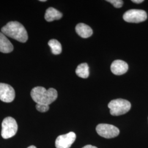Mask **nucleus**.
Masks as SVG:
<instances>
[{
	"label": "nucleus",
	"mask_w": 148,
	"mask_h": 148,
	"mask_svg": "<svg viewBox=\"0 0 148 148\" xmlns=\"http://www.w3.org/2000/svg\"><path fill=\"white\" fill-rule=\"evenodd\" d=\"M31 97L37 104L49 105L56 101L58 97L57 90L50 88L47 90L45 87L37 86L31 91Z\"/></svg>",
	"instance_id": "f257e3e1"
},
{
	"label": "nucleus",
	"mask_w": 148,
	"mask_h": 148,
	"mask_svg": "<svg viewBox=\"0 0 148 148\" xmlns=\"http://www.w3.org/2000/svg\"><path fill=\"white\" fill-rule=\"evenodd\" d=\"M2 32L8 37L20 42L25 43L28 40L26 29L18 21H10L2 27Z\"/></svg>",
	"instance_id": "f03ea898"
},
{
	"label": "nucleus",
	"mask_w": 148,
	"mask_h": 148,
	"mask_svg": "<svg viewBox=\"0 0 148 148\" xmlns=\"http://www.w3.org/2000/svg\"><path fill=\"white\" fill-rule=\"evenodd\" d=\"M110 114L113 116H120L130 111L131 104L129 101L123 99H116L110 101L108 104Z\"/></svg>",
	"instance_id": "7ed1b4c3"
},
{
	"label": "nucleus",
	"mask_w": 148,
	"mask_h": 148,
	"mask_svg": "<svg viewBox=\"0 0 148 148\" xmlns=\"http://www.w3.org/2000/svg\"><path fill=\"white\" fill-rule=\"evenodd\" d=\"M18 131V125L16 120L12 117H7L2 123L1 136L4 139L13 137Z\"/></svg>",
	"instance_id": "20e7f679"
},
{
	"label": "nucleus",
	"mask_w": 148,
	"mask_h": 148,
	"mask_svg": "<svg viewBox=\"0 0 148 148\" xmlns=\"http://www.w3.org/2000/svg\"><path fill=\"white\" fill-rule=\"evenodd\" d=\"M96 131L100 136L107 139L116 137L120 133V130L117 127L106 123H101L97 125Z\"/></svg>",
	"instance_id": "39448f33"
},
{
	"label": "nucleus",
	"mask_w": 148,
	"mask_h": 148,
	"mask_svg": "<svg viewBox=\"0 0 148 148\" xmlns=\"http://www.w3.org/2000/svg\"><path fill=\"white\" fill-rule=\"evenodd\" d=\"M123 18L128 23H139L147 20V14L145 11L140 10H130L126 12Z\"/></svg>",
	"instance_id": "423d86ee"
},
{
	"label": "nucleus",
	"mask_w": 148,
	"mask_h": 148,
	"mask_svg": "<svg viewBox=\"0 0 148 148\" xmlns=\"http://www.w3.org/2000/svg\"><path fill=\"white\" fill-rule=\"evenodd\" d=\"M76 136L73 132L60 135L56 140V147L57 148H70L76 140Z\"/></svg>",
	"instance_id": "0eeeda50"
},
{
	"label": "nucleus",
	"mask_w": 148,
	"mask_h": 148,
	"mask_svg": "<svg viewBox=\"0 0 148 148\" xmlns=\"http://www.w3.org/2000/svg\"><path fill=\"white\" fill-rule=\"evenodd\" d=\"M16 93L14 88L10 85L0 83V100L5 103L14 101Z\"/></svg>",
	"instance_id": "6e6552de"
},
{
	"label": "nucleus",
	"mask_w": 148,
	"mask_h": 148,
	"mask_svg": "<svg viewBox=\"0 0 148 148\" xmlns=\"http://www.w3.org/2000/svg\"><path fill=\"white\" fill-rule=\"evenodd\" d=\"M128 70V65L125 61L121 60H116L111 64V71L116 75H121L125 74Z\"/></svg>",
	"instance_id": "1a4fd4ad"
},
{
	"label": "nucleus",
	"mask_w": 148,
	"mask_h": 148,
	"mask_svg": "<svg viewBox=\"0 0 148 148\" xmlns=\"http://www.w3.org/2000/svg\"><path fill=\"white\" fill-rule=\"evenodd\" d=\"M13 50V45L5 35L0 32V52L2 53H8L12 52Z\"/></svg>",
	"instance_id": "9d476101"
},
{
	"label": "nucleus",
	"mask_w": 148,
	"mask_h": 148,
	"mask_svg": "<svg viewBox=\"0 0 148 148\" xmlns=\"http://www.w3.org/2000/svg\"><path fill=\"white\" fill-rule=\"evenodd\" d=\"M77 34L82 38H88L93 34V30L91 27L84 23L78 24L75 27Z\"/></svg>",
	"instance_id": "9b49d317"
},
{
	"label": "nucleus",
	"mask_w": 148,
	"mask_h": 148,
	"mask_svg": "<svg viewBox=\"0 0 148 148\" xmlns=\"http://www.w3.org/2000/svg\"><path fill=\"white\" fill-rule=\"evenodd\" d=\"M63 16V14L61 12L57 10L53 7H49L46 11L45 15V18L46 21L48 22L54 21L55 20H59Z\"/></svg>",
	"instance_id": "f8f14e48"
},
{
	"label": "nucleus",
	"mask_w": 148,
	"mask_h": 148,
	"mask_svg": "<svg viewBox=\"0 0 148 148\" xmlns=\"http://www.w3.org/2000/svg\"><path fill=\"white\" fill-rule=\"evenodd\" d=\"M76 74L81 78L86 79L89 76V66L87 63H82L79 65L76 69Z\"/></svg>",
	"instance_id": "ddd939ff"
},
{
	"label": "nucleus",
	"mask_w": 148,
	"mask_h": 148,
	"mask_svg": "<svg viewBox=\"0 0 148 148\" xmlns=\"http://www.w3.org/2000/svg\"><path fill=\"white\" fill-rule=\"evenodd\" d=\"M49 46L51 49L52 53L54 55H58L62 53V45L57 40L52 39L49 41L48 43Z\"/></svg>",
	"instance_id": "4468645a"
},
{
	"label": "nucleus",
	"mask_w": 148,
	"mask_h": 148,
	"mask_svg": "<svg viewBox=\"0 0 148 148\" xmlns=\"http://www.w3.org/2000/svg\"><path fill=\"white\" fill-rule=\"evenodd\" d=\"M36 108L37 110L41 112H45L49 109V106L46 104H37L36 106Z\"/></svg>",
	"instance_id": "2eb2a0df"
},
{
	"label": "nucleus",
	"mask_w": 148,
	"mask_h": 148,
	"mask_svg": "<svg viewBox=\"0 0 148 148\" xmlns=\"http://www.w3.org/2000/svg\"><path fill=\"white\" fill-rule=\"evenodd\" d=\"M107 1L117 8H121L123 4V2L122 0H108Z\"/></svg>",
	"instance_id": "dca6fc26"
},
{
	"label": "nucleus",
	"mask_w": 148,
	"mask_h": 148,
	"mask_svg": "<svg viewBox=\"0 0 148 148\" xmlns=\"http://www.w3.org/2000/svg\"><path fill=\"white\" fill-rule=\"evenodd\" d=\"M132 1L133 2L136 3H141L144 2L143 0H132Z\"/></svg>",
	"instance_id": "f3484780"
},
{
	"label": "nucleus",
	"mask_w": 148,
	"mask_h": 148,
	"mask_svg": "<svg viewBox=\"0 0 148 148\" xmlns=\"http://www.w3.org/2000/svg\"><path fill=\"white\" fill-rule=\"evenodd\" d=\"M82 148H97L95 146H93V145H87L85 147H84Z\"/></svg>",
	"instance_id": "a211bd4d"
},
{
	"label": "nucleus",
	"mask_w": 148,
	"mask_h": 148,
	"mask_svg": "<svg viewBox=\"0 0 148 148\" xmlns=\"http://www.w3.org/2000/svg\"><path fill=\"white\" fill-rule=\"evenodd\" d=\"M27 148H37L36 147H35V146H34V145H32V146H30V147H29Z\"/></svg>",
	"instance_id": "6ab92c4d"
},
{
	"label": "nucleus",
	"mask_w": 148,
	"mask_h": 148,
	"mask_svg": "<svg viewBox=\"0 0 148 148\" xmlns=\"http://www.w3.org/2000/svg\"><path fill=\"white\" fill-rule=\"evenodd\" d=\"M40 2H46V0H40Z\"/></svg>",
	"instance_id": "aec40b11"
}]
</instances>
